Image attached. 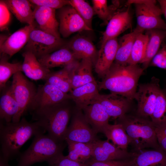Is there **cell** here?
<instances>
[{
    "mask_svg": "<svg viewBox=\"0 0 166 166\" xmlns=\"http://www.w3.org/2000/svg\"><path fill=\"white\" fill-rule=\"evenodd\" d=\"M55 9L47 7L35 6L33 10L34 20L39 28L57 38H61L59 23L55 16Z\"/></svg>",
    "mask_w": 166,
    "mask_h": 166,
    "instance_id": "18",
    "label": "cell"
},
{
    "mask_svg": "<svg viewBox=\"0 0 166 166\" xmlns=\"http://www.w3.org/2000/svg\"><path fill=\"white\" fill-rule=\"evenodd\" d=\"M22 72L14 74L11 85L12 90L18 104L19 110L12 122H17L27 111L36 93L37 89L34 84L23 75Z\"/></svg>",
    "mask_w": 166,
    "mask_h": 166,
    "instance_id": "7",
    "label": "cell"
},
{
    "mask_svg": "<svg viewBox=\"0 0 166 166\" xmlns=\"http://www.w3.org/2000/svg\"><path fill=\"white\" fill-rule=\"evenodd\" d=\"M128 136L130 144L134 152L146 148L160 149L155 131L156 128L151 120L136 115L126 114L117 119Z\"/></svg>",
    "mask_w": 166,
    "mask_h": 166,
    "instance_id": "3",
    "label": "cell"
},
{
    "mask_svg": "<svg viewBox=\"0 0 166 166\" xmlns=\"http://www.w3.org/2000/svg\"><path fill=\"white\" fill-rule=\"evenodd\" d=\"M59 33L64 38L83 31H92L75 10L70 5L65 6L58 12Z\"/></svg>",
    "mask_w": 166,
    "mask_h": 166,
    "instance_id": "12",
    "label": "cell"
},
{
    "mask_svg": "<svg viewBox=\"0 0 166 166\" xmlns=\"http://www.w3.org/2000/svg\"><path fill=\"white\" fill-rule=\"evenodd\" d=\"M151 121L156 128L166 126V91L159 90Z\"/></svg>",
    "mask_w": 166,
    "mask_h": 166,
    "instance_id": "33",
    "label": "cell"
},
{
    "mask_svg": "<svg viewBox=\"0 0 166 166\" xmlns=\"http://www.w3.org/2000/svg\"><path fill=\"white\" fill-rule=\"evenodd\" d=\"M68 145L69 154L66 156L69 159L84 164L91 157L93 143H84L65 140Z\"/></svg>",
    "mask_w": 166,
    "mask_h": 166,
    "instance_id": "32",
    "label": "cell"
},
{
    "mask_svg": "<svg viewBox=\"0 0 166 166\" xmlns=\"http://www.w3.org/2000/svg\"><path fill=\"white\" fill-rule=\"evenodd\" d=\"M85 118L96 133L102 132L104 127L109 124L110 117L98 102L96 101L82 110Z\"/></svg>",
    "mask_w": 166,
    "mask_h": 166,
    "instance_id": "21",
    "label": "cell"
},
{
    "mask_svg": "<svg viewBox=\"0 0 166 166\" xmlns=\"http://www.w3.org/2000/svg\"><path fill=\"white\" fill-rule=\"evenodd\" d=\"M144 70L137 65L122 66L113 62L97 84L98 89L108 90L111 93L132 101L137 91L139 79Z\"/></svg>",
    "mask_w": 166,
    "mask_h": 166,
    "instance_id": "2",
    "label": "cell"
},
{
    "mask_svg": "<svg viewBox=\"0 0 166 166\" xmlns=\"http://www.w3.org/2000/svg\"><path fill=\"white\" fill-rule=\"evenodd\" d=\"M23 56L22 72L25 75L33 80H45L51 72L49 69L42 65L32 52L25 51Z\"/></svg>",
    "mask_w": 166,
    "mask_h": 166,
    "instance_id": "25",
    "label": "cell"
},
{
    "mask_svg": "<svg viewBox=\"0 0 166 166\" xmlns=\"http://www.w3.org/2000/svg\"><path fill=\"white\" fill-rule=\"evenodd\" d=\"M66 46L73 52L77 60L89 58L95 65L98 52L92 41L88 38L77 36L72 39L67 44Z\"/></svg>",
    "mask_w": 166,
    "mask_h": 166,
    "instance_id": "20",
    "label": "cell"
},
{
    "mask_svg": "<svg viewBox=\"0 0 166 166\" xmlns=\"http://www.w3.org/2000/svg\"><path fill=\"white\" fill-rule=\"evenodd\" d=\"M0 99V121L5 123L12 122L14 117L18 112V103L13 94L11 85L3 89Z\"/></svg>",
    "mask_w": 166,
    "mask_h": 166,
    "instance_id": "27",
    "label": "cell"
},
{
    "mask_svg": "<svg viewBox=\"0 0 166 166\" xmlns=\"http://www.w3.org/2000/svg\"><path fill=\"white\" fill-rule=\"evenodd\" d=\"M143 32L136 28L132 32L120 38L114 63L122 66L128 65L134 41L137 35Z\"/></svg>",
    "mask_w": 166,
    "mask_h": 166,
    "instance_id": "28",
    "label": "cell"
},
{
    "mask_svg": "<svg viewBox=\"0 0 166 166\" xmlns=\"http://www.w3.org/2000/svg\"><path fill=\"white\" fill-rule=\"evenodd\" d=\"M118 45L117 38L110 39L101 44L94 65L95 71L99 77L104 78L114 62Z\"/></svg>",
    "mask_w": 166,
    "mask_h": 166,
    "instance_id": "15",
    "label": "cell"
},
{
    "mask_svg": "<svg viewBox=\"0 0 166 166\" xmlns=\"http://www.w3.org/2000/svg\"><path fill=\"white\" fill-rule=\"evenodd\" d=\"M157 2H158L160 7L162 10V14L164 16L166 20V0H159ZM165 32L166 33V27Z\"/></svg>",
    "mask_w": 166,
    "mask_h": 166,
    "instance_id": "44",
    "label": "cell"
},
{
    "mask_svg": "<svg viewBox=\"0 0 166 166\" xmlns=\"http://www.w3.org/2000/svg\"><path fill=\"white\" fill-rule=\"evenodd\" d=\"M67 101L44 107L31 113L33 120L42 123L48 134L60 142L65 141V136L72 112Z\"/></svg>",
    "mask_w": 166,
    "mask_h": 166,
    "instance_id": "4",
    "label": "cell"
},
{
    "mask_svg": "<svg viewBox=\"0 0 166 166\" xmlns=\"http://www.w3.org/2000/svg\"><path fill=\"white\" fill-rule=\"evenodd\" d=\"M98 90L97 84L95 81L72 89L69 94L76 108L82 110L96 101L100 94Z\"/></svg>",
    "mask_w": 166,
    "mask_h": 166,
    "instance_id": "22",
    "label": "cell"
},
{
    "mask_svg": "<svg viewBox=\"0 0 166 166\" xmlns=\"http://www.w3.org/2000/svg\"><path fill=\"white\" fill-rule=\"evenodd\" d=\"M36 27L35 24L28 25L21 28L8 37L0 46L1 54L11 57L26 45L30 34Z\"/></svg>",
    "mask_w": 166,
    "mask_h": 166,
    "instance_id": "17",
    "label": "cell"
},
{
    "mask_svg": "<svg viewBox=\"0 0 166 166\" xmlns=\"http://www.w3.org/2000/svg\"><path fill=\"white\" fill-rule=\"evenodd\" d=\"M10 11L4 1H0V28L1 31L6 30L11 20Z\"/></svg>",
    "mask_w": 166,
    "mask_h": 166,
    "instance_id": "41",
    "label": "cell"
},
{
    "mask_svg": "<svg viewBox=\"0 0 166 166\" xmlns=\"http://www.w3.org/2000/svg\"><path fill=\"white\" fill-rule=\"evenodd\" d=\"M135 152L130 166H166V152L160 148Z\"/></svg>",
    "mask_w": 166,
    "mask_h": 166,
    "instance_id": "23",
    "label": "cell"
},
{
    "mask_svg": "<svg viewBox=\"0 0 166 166\" xmlns=\"http://www.w3.org/2000/svg\"><path fill=\"white\" fill-rule=\"evenodd\" d=\"M9 10L20 22L34 24V11L31 3L26 0H4Z\"/></svg>",
    "mask_w": 166,
    "mask_h": 166,
    "instance_id": "29",
    "label": "cell"
},
{
    "mask_svg": "<svg viewBox=\"0 0 166 166\" xmlns=\"http://www.w3.org/2000/svg\"><path fill=\"white\" fill-rule=\"evenodd\" d=\"M132 18L129 8L117 12L107 24L103 34L101 44L110 39L117 38L120 34L131 26Z\"/></svg>",
    "mask_w": 166,
    "mask_h": 166,
    "instance_id": "16",
    "label": "cell"
},
{
    "mask_svg": "<svg viewBox=\"0 0 166 166\" xmlns=\"http://www.w3.org/2000/svg\"><path fill=\"white\" fill-rule=\"evenodd\" d=\"M155 131L160 148L166 152V126L156 128Z\"/></svg>",
    "mask_w": 166,
    "mask_h": 166,
    "instance_id": "43",
    "label": "cell"
},
{
    "mask_svg": "<svg viewBox=\"0 0 166 166\" xmlns=\"http://www.w3.org/2000/svg\"><path fill=\"white\" fill-rule=\"evenodd\" d=\"M127 6L133 4L137 21L136 28L142 32L144 30L159 29L165 31L166 23L161 18L163 14L160 7L154 0H129Z\"/></svg>",
    "mask_w": 166,
    "mask_h": 166,
    "instance_id": "6",
    "label": "cell"
},
{
    "mask_svg": "<svg viewBox=\"0 0 166 166\" xmlns=\"http://www.w3.org/2000/svg\"><path fill=\"white\" fill-rule=\"evenodd\" d=\"M46 132L43 124L38 121H28L24 117L18 122L0 121V154L8 161L20 155L22 146L33 136Z\"/></svg>",
    "mask_w": 166,
    "mask_h": 166,
    "instance_id": "1",
    "label": "cell"
},
{
    "mask_svg": "<svg viewBox=\"0 0 166 166\" xmlns=\"http://www.w3.org/2000/svg\"><path fill=\"white\" fill-rule=\"evenodd\" d=\"M7 55L2 53L0 60V88L3 90L6 86V83L12 76L19 72H22V63L20 62L10 63L8 60Z\"/></svg>",
    "mask_w": 166,
    "mask_h": 166,
    "instance_id": "34",
    "label": "cell"
},
{
    "mask_svg": "<svg viewBox=\"0 0 166 166\" xmlns=\"http://www.w3.org/2000/svg\"><path fill=\"white\" fill-rule=\"evenodd\" d=\"M96 101L104 107L110 117L118 119L127 114L132 107V101L116 94H100Z\"/></svg>",
    "mask_w": 166,
    "mask_h": 166,
    "instance_id": "14",
    "label": "cell"
},
{
    "mask_svg": "<svg viewBox=\"0 0 166 166\" xmlns=\"http://www.w3.org/2000/svg\"><path fill=\"white\" fill-rule=\"evenodd\" d=\"M139 34L134 42L128 65H137L140 63L145 53L148 40V35L146 33Z\"/></svg>",
    "mask_w": 166,
    "mask_h": 166,
    "instance_id": "35",
    "label": "cell"
},
{
    "mask_svg": "<svg viewBox=\"0 0 166 166\" xmlns=\"http://www.w3.org/2000/svg\"><path fill=\"white\" fill-rule=\"evenodd\" d=\"M102 133L105 134L107 140H111L114 145L122 149L127 150L130 140L121 124L117 123L111 124L109 123L104 127Z\"/></svg>",
    "mask_w": 166,
    "mask_h": 166,
    "instance_id": "31",
    "label": "cell"
},
{
    "mask_svg": "<svg viewBox=\"0 0 166 166\" xmlns=\"http://www.w3.org/2000/svg\"><path fill=\"white\" fill-rule=\"evenodd\" d=\"M159 80L153 77L149 82L138 85L134 99L137 101L136 115L148 118L152 115L160 88Z\"/></svg>",
    "mask_w": 166,
    "mask_h": 166,
    "instance_id": "9",
    "label": "cell"
},
{
    "mask_svg": "<svg viewBox=\"0 0 166 166\" xmlns=\"http://www.w3.org/2000/svg\"><path fill=\"white\" fill-rule=\"evenodd\" d=\"M69 2L70 5L75 10L88 27L92 29V21L94 14L93 7L83 0H70Z\"/></svg>",
    "mask_w": 166,
    "mask_h": 166,
    "instance_id": "37",
    "label": "cell"
},
{
    "mask_svg": "<svg viewBox=\"0 0 166 166\" xmlns=\"http://www.w3.org/2000/svg\"><path fill=\"white\" fill-rule=\"evenodd\" d=\"M92 2L94 14L97 15L105 24H107L113 15L117 12L116 10L119 5L117 2L109 6L106 0H93Z\"/></svg>",
    "mask_w": 166,
    "mask_h": 166,
    "instance_id": "36",
    "label": "cell"
},
{
    "mask_svg": "<svg viewBox=\"0 0 166 166\" xmlns=\"http://www.w3.org/2000/svg\"><path fill=\"white\" fill-rule=\"evenodd\" d=\"M93 63L89 58L78 60L74 63L69 73L72 89L96 81L92 72Z\"/></svg>",
    "mask_w": 166,
    "mask_h": 166,
    "instance_id": "19",
    "label": "cell"
},
{
    "mask_svg": "<svg viewBox=\"0 0 166 166\" xmlns=\"http://www.w3.org/2000/svg\"><path fill=\"white\" fill-rule=\"evenodd\" d=\"M38 60L42 65L49 69L59 66L64 67L78 60L66 45Z\"/></svg>",
    "mask_w": 166,
    "mask_h": 166,
    "instance_id": "24",
    "label": "cell"
},
{
    "mask_svg": "<svg viewBox=\"0 0 166 166\" xmlns=\"http://www.w3.org/2000/svg\"><path fill=\"white\" fill-rule=\"evenodd\" d=\"M70 99L69 94L65 93L54 86L45 83L40 85L37 89L29 111L31 114L44 107L59 104Z\"/></svg>",
    "mask_w": 166,
    "mask_h": 166,
    "instance_id": "11",
    "label": "cell"
},
{
    "mask_svg": "<svg viewBox=\"0 0 166 166\" xmlns=\"http://www.w3.org/2000/svg\"><path fill=\"white\" fill-rule=\"evenodd\" d=\"M90 159L98 161L121 160L132 158L135 152H130L119 148L109 142V140H98L93 143Z\"/></svg>",
    "mask_w": 166,
    "mask_h": 166,
    "instance_id": "13",
    "label": "cell"
},
{
    "mask_svg": "<svg viewBox=\"0 0 166 166\" xmlns=\"http://www.w3.org/2000/svg\"><path fill=\"white\" fill-rule=\"evenodd\" d=\"M82 110L76 108L68 127L65 140L84 143H92L98 139L97 133L86 120Z\"/></svg>",
    "mask_w": 166,
    "mask_h": 166,
    "instance_id": "10",
    "label": "cell"
},
{
    "mask_svg": "<svg viewBox=\"0 0 166 166\" xmlns=\"http://www.w3.org/2000/svg\"><path fill=\"white\" fill-rule=\"evenodd\" d=\"M76 61L59 71L50 72L45 80V83L54 86L65 93L70 92L72 89L69 73Z\"/></svg>",
    "mask_w": 166,
    "mask_h": 166,
    "instance_id": "30",
    "label": "cell"
},
{
    "mask_svg": "<svg viewBox=\"0 0 166 166\" xmlns=\"http://www.w3.org/2000/svg\"><path fill=\"white\" fill-rule=\"evenodd\" d=\"M148 40L144 57L140 62L144 70L149 66L150 62L160 48L162 43L166 39L165 30L153 29L147 31Z\"/></svg>",
    "mask_w": 166,
    "mask_h": 166,
    "instance_id": "26",
    "label": "cell"
},
{
    "mask_svg": "<svg viewBox=\"0 0 166 166\" xmlns=\"http://www.w3.org/2000/svg\"><path fill=\"white\" fill-rule=\"evenodd\" d=\"M9 161L0 155V166H10L9 164Z\"/></svg>",
    "mask_w": 166,
    "mask_h": 166,
    "instance_id": "45",
    "label": "cell"
},
{
    "mask_svg": "<svg viewBox=\"0 0 166 166\" xmlns=\"http://www.w3.org/2000/svg\"><path fill=\"white\" fill-rule=\"evenodd\" d=\"M48 163L49 166H86L85 164L72 160L63 154Z\"/></svg>",
    "mask_w": 166,
    "mask_h": 166,
    "instance_id": "42",
    "label": "cell"
},
{
    "mask_svg": "<svg viewBox=\"0 0 166 166\" xmlns=\"http://www.w3.org/2000/svg\"><path fill=\"white\" fill-rule=\"evenodd\" d=\"M66 44L61 38H57L35 27L31 32L24 49L25 51L32 52L38 59L60 49Z\"/></svg>",
    "mask_w": 166,
    "mask_h": 166,
    "instance_id": "8",
    "label": "cell"
},
{
    "mask_svg": "<svg viewBox=\"0 0 166 166\" xmlns=\"http://www.w3.org/2000/svg\"><path fill=\"white\" fill-rule=\"evenodd\" d=\"M29 2L35 6H43L54 9H61L63 6L70 5L68 0H30Z\"/></svg>",
    "mask_w": 166,
    "mask_h": 166,
    "instance_id": "40",
    "label": "cell"
},
{
    "mask_svg": "<svg viewBox=\"0 0 166 166\" xmlns=\"http://www.w3.org/2000/svg\"><path fill=\"white\" fill-rule=\"evenodd\" d=\"M164 41L161 47L151 60L149 66L166 70V41L164 42Z\"/></svg>",
    "mask_w": 166,
    "mask_h": 166,
    "instance_id": "38",
    "label": "cell"
},
{
    "mask_svg": "<svg viewBox=\"0 0 166 166\" xmlns=\"http://www.w3.org/2000/svg\"><path fill=\"white\" fill-rule=\"evenodd\" d=\"M132 158L121 160L98 161L89 159L84 163L86 166H130Z\"/></svg>",
    "mask_w": 166,
    "mask_h": 166,
    "instance_id": "39",
    "label": "cell"
},
{
    "mask_svg": "<svg viewBox=\"0 0 166 166\" xmlns=\"http://www.w3.org/2000/svg\"><path fill=\"white\" fill-rule=\"evenodd\" d=\"M65 142L58 141L48 134L37 135L30 146L19 155L17 166H31L43 161L48 163L63 154Z\"/></svg>",
    "mask_w": 166,
    "mask_h": 166,
    "instance_id": "5",
    "label": "cell"
}]
</instances>
